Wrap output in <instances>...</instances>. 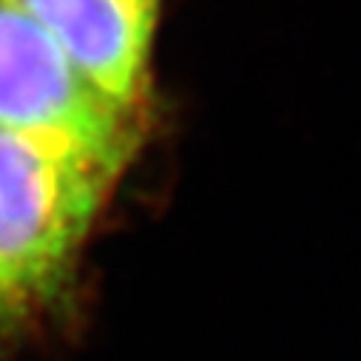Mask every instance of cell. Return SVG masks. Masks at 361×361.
Instances as JSON below:
<instances>
[{"label": "cell", "instance_id": "obj_1", "mask_svg": "<svg viewBox=\"0 0 361 361\" xmlns=\"http://www.w3.org/2000/svg\"><path fill=\"white\" fill-rule=\"evenodd\" d=\"M123 173L68 142L0 128V347L29 338L68 302Z\"/></svg>", "mask_w": 361, "mask_h": 361}, {"label": "cell", "instance_id": "obj_2", "mask_svg": "<svg viewBox=\"0 0 361 361\" xmlns=\"http://www.w3.org/2000/svg\"><path fill=\"white\" fill-rule=\"evenodd\" d=\"M0 128L128 168L142 140V109L106 97L29 12L0 0Z\"/></svg>", "mask_w": 361, "mask_h": 361}, {"label": "cell", "instance_id": "obj_3", "mask_svg": "<svg viewBox=\"0 0 361 361\" xmlns=\"http://www.w3.org/2000/svg\"><path fill=\"white\" fill-rule=\"evenodd\" d=\"M74 68L120 106L142 109L162 0H15Z\"/></svg>", "mask_w": 361, "mask_h": 361}]
</instances>
